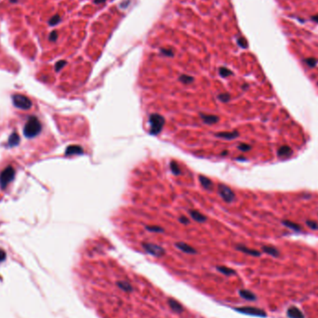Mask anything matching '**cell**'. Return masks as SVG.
I'll list each match as a JSON object with an SVG mask.
<instances>
[{"label": "cell", "mask_w": 318, "mask_h": 318, "mask_svg": "<svg viewBox=\"0 0 318 318\" xmlns=\"http://www.w3.org/2000/svg\"><path fill=\"white\" fill-rule=\"evenodd\" d=\"M84 150L81 146L79 145H71L69 146L66 151H65V154L66 155H73V154H81L83 153Z\"/></svg>", "instance_id": "e0dca14e"}, {"label": "cell", "mask_w": 318, "mask_h": 318, "mask_svg": "<svg viewBox=\"0 0 318 318\" xmlns=\"http://www.w3.org/2000/svg\"><path fill=\"white\" fill-rule=\"evenodd\" d=\"M168 304L169 306V308L172 310V312H176V313H181L184 311L183 306L175 299L173 298H169L168 299Z\"/></svg>", "instance_id": "30bf717a"}, {"label": "cell", "mask_w": 318, "mask_h": 318, "mask_svg": "<svg viewBox=\"0 0 318 318\" xmlns=\"http://www.w3.org/2000/svg\"><path fill=\"white\" fill-rule=\"evenodd\" d=\"M60 22H61V17L57 14V15H54V16H53V17L49 20L48 23H49V25H51V26H55V25H57Z\"/></svg>", "instance_id": "83f0119b"}, {"label": "cell", "mask_w": 318, "mask_h": 318, "mask_svg": "<svg viewBox=\"0 0 318 318\" xmlns=\"http://www.w3.org/2000/svg\"><path fill=\"white\" fill-rule=\"evenodd\" d=\"M215 136L221 139H224V140H234L236 139L239 136V132L234 130V131H231V132H227V131H223V132H217L215 133Z\"/></svg>", "instance_id": "7c38bea8"}, {"label": "cell", "mask_w": 318, "mask_h": 318, "mask_svg": "<svg viewBox=\"0 0 318 318\" xmlns=\"http://www.w3.org/2000/svg\"><path fill=\"white\" fill-rule=\"evenodd\" d=\"M306 224L308 227H310L312 230H317L318 229V223L314 221H306Z\"/></svg>", "instance_id": "1f68e13d"}, {"label": "cell", "mask_w": 318, "mask_h": 318, "mask_svg": "<svg viewBox=\"0 0 318 318\" xmlns=\"http://www.w3.org/2000/svg\"><path fill=\"white\" fill-rule=\"evenodd\" d=\"M179 80L181 83L185 84V85H189V84H191V83H193L194 81V78L193 76H191V75H181L179 77Z\"/></svg>", "instance_id": "cb8c5ba5"}, {"label": "cell", "mask_w": 318, "mask_h": 318, "mask_svg": "<svg viewBox=\"0 0 318 318\" xmlns=\"http://www.w3.org/2000/svg\"><path fill=\"white\" fill-rule=\"evenodd\" d=\"M220 273H222V275H227V276H230V275H234L236 274V272L234 270V269H231L229 267H226V266H217L216 268Z\"/></svg>", "instance_id": "44dd1931"}, {"label": "cell", "mask_w": 318, "mask_h": 318, "mask_svg": "<svg viewBox=\"0 0 318 318\" xmlns=\"http://www.w3.org/2000/svg\"><path fill=\"white\" fill-rule=\"evenodd\" d=\"M41 128H42V126L39 120L36 117L32 116L29 118L26 125L24 126L23 133L27 138H34L40 133Z\"/></svg>", "instance_id": "7a4b0ae2"}, {"label": "cell", "mask_w": 318, "mask_h": 318, "mask_svg": "<svg viewBox=\"0 0 318 318\" xmlns=\"http://www.w3.org/2000/svg\"><path fill=\"white\" fill-rule=\"evenodd\" d=\"M237 160H246V158H244V157H237Z\"/></svg>", "instance_id": "60d3db41"}, {"label": "cell", "mask_w": 318, "mask_h": 318, "mask_svg": "<svg viewBox=\"0 0 318 318\" xmlns=\"http://www.w3.org/2000/svg\"><path fill=\"white\" fill-rule=\"evenodd\" d=\"M235 311L238 312L247 314V315H253V316H259V317H265L267 313L265 312L264 310L257 308V307H251V306H245V307H237L234 308Z\"/></svg>", "instance_id": "52a82bcc"}, {"label": "cell", "mask_w": 318, "mask_h": 318, "mask_svg": "<svg viewBox=\"0 0 318 318\" xmlns=\"http://www.w3.org/2000/svg\"><path fill=\"white\" fill-rule=\"evenodd\" d=\"M169 167H170V170H171V172L174 174V175H180L181 173V169H180V167H179V165H178V163L176 162V161H174V160H172L171 162H170V164H169Z\"/></svg>", "instance_id": "603a6c76"}, {"label": "cell", "mask_w": 318, "mask_h": 318, "mask_svg": "<svg viewBox=\"0 0 318 318\" xmlns=\"http://www.w3.org/2000/svg\"><path fill=\"white\" fill-rule=\"evenodd\" d=\"M235 248L238 250V251H241L245 254H247L249 256H253V257H259L261 255V253L256 249H252V248H249V247H247L243 245H237L235 247Z\"/></svg>", "instance_id": "8fae6325"}, {"label": "cell", "mask_w": 318, "mask_h": 318, "mask_svg": "<svg viewBox=\"0 0 318 318\" xmlns=\"http://www.w3.org/2000/svg\"><path fill=\"white\" fill-rule=\"evenodd\" d=\"M287 314L289 318H304V314L302 313V312L295 306L289 307L287 311Z\"/></svg>", "instance_id": "5bb4252c"}, {"label": "cell", "mask_w": 318, "mask_h": 318, "mask_svg": "<svg viewBox=\"0 0 318 318\" xmlns=\"http://www.w3.org/2000/svg\"><path fill=\"white\" fill-rule=\"evenodd\" d=\"M293 153V151L292 149L287 146V145H283L281 146L278 150H277V155L282 158V159H285V158H287L289 156H291Z\"/></svg>", "instance_id": "4fadbf2b"}, {"label": "cell", "mask_w": 318, "mask_h": 318, "mask_svg": "<svg viewBox=\"0 0 318 318\" xmlns=\"http://www.w3.org/2000/svg\"><path fill=\"white\" fill-rule=\"evenodd\" d=\"M304 62L310 67H314L317 64V60L315 58H307L304 60Z\"/></svg>", "instance_id": "f546056e"}, {"label": "cell", "mask_w": 318, "mask_h": 318, "mask_svg": "<svg viewBox=\"0 0 318 318\" xmlns=\"http://www.w3.org/2000/svg\"><path fill=\"white\" fill-rule=\"evenodd\" d=\"M237 148L242 152H247L251 149V146L247 143H240Z\"/></svg>", "instance_id": "4dcf8cb0"}, {"label": "cell", "mask_w": 318, "mask_h": 318, "mask_svg": "<svg viewBox=\"0 0 318 318\" xmlns=\"http://www.w3.org/2000/svg\"><path fill=\"white\" fill-rule=\"evenodd\" d=\"M19 141H20V139H19V136H18L16 133H14V134H12V135L10 136V141H9V144H10V146H14V145H17V144L19 143Z\"/></svg>", "instance_id": "4316f807"}, {"label": "cell", "mask_w": 318, "mask_h": 318, "mask_svg": "<svg viewBox=\"0 0 318 318\" xmlns=\"http://www.w3.org/2000/svg\"><path fill=\"white\" fill-rule=\"evenodd\" d=\"M58 38V33L56 31H53L51 32V34L49 35V40L52 41V42H55Z\"/></svg>", "instance_id": "e575fe53"}, {"label": "cell", "mask_w": 318, "mask_h": 318, "mask_svg": "<svg viewBox=\"0 0 318 318\" xmlns=\"http://www.w3.org/2000/svg\"><path fill=\"white\" fill-rule=\"evenodd\" d=\"M13 100V103L16 106L17 108L19 109H22V110H29L32 107V101L30 100V99H28L26 96L24 95H21V94H15L12 97Z\"/></svg>", "instance_id": "8992f818"}, {"label": "cell", "mask_w": 318, "mask_h": 318, "mask_svg": "<svg viewBox=\"0 0 318 318\" xmlns=\"http://www.w3.org/2000/svg\"><path fill=\"white\" fill-rule=\"evenodd\" d=\"M142 247L148 254H150L153 257L160 258L166 254V250L164 249V247H162L159 245H156V244L145 242V243H142Z\"/></svg>", "instance_id": "3957f363"}, {"label": "cell", "mask_w": 318, "mask_h": 318, "mask_svg": "<svg viewBox=\"0 0 318 318\" xmlns=\"http://www.w3.org/2000/svg\"><path fill=\"white\" fill-rule=\"evenodd\" d=\"M146 230L153 233H164L163 228H161L160 226H156V225H147Z\"/></svg>", "instance_id": "484cf974"}, {"label": "cell", "mask_w": 318, "mask_h": 318, "mask_svg": "<svg viewBox=\"0 0 318 318\" xmlns=\"http://www.w3.org/2000/svg\"><path fill=\"white\" fill-rule=\"evenodd\" d=\"M179 222H180L181 223L184 224V225H186V224L190 223V221H189V219H188L187 217H185V216H181V217L179 218Z\"/></svg>", "instance_id": "8d00e7d4"}, {"label": "cell", "mask_w": 318, "mask_h": 318, "mask_svg": "<svg viewBox=\"0 0 318 318\" xmlns=\"http://www.w3.org/2000/svg\"><path fill=\"white\" fill-rule=\"evenodd\" d=\"M15 176V170L12 167H8L6 168L0 174V186L2 189L6 188L10 182L14 179Z\"/></svg>", "instance_id": "5b68a950"}, {"label": "cell", "mask_w": 318, "mask_h": 318, "mask_svg": "<svg viewBox=\"0 0 318 318\" xmlns=\"http://www.w3.org/2000/svg\"><path fill=\"white\" fill-rule=\"evenodd\" d=\"M238 293H239V296H240L242 299L246 300L253 301V300H257L256 295H255L253 292H251V291H249V290H247V289H240Z\"/></svg>", "instance_id": "2e32d148"}, {"label": "cell", "mask_w": 318, "mask_h": 318, "mask_svg": "<svg viewBox=\"0 0 318 318\" xmlns=\"http://www.w3.org/2000/svg\"><path fill=\"white\" fill-rule=\"evenodd\" d=\"M282 223H283L286 227L290 228V229H292V230H294V231H297V232H300V231H301V228H300V226L299 224H297V223H295V222H290V221H283Z\"/></svg>", "instance_id": "7402d4cb"}, {"label": "cell", "mask_w": 318, "mask_h": 318, "mask_svg": "<svg viewBox=\"0 0 318 318\" xmlns=\"http://www.w3.org/2000/svg\"><path fill=\"white\" fill-rule=\"evenodd\" d=\"M261 249H262V251L264 252V253H266V254H268V255H271V256H273V257H279L280 256V252H279V250L276 248V247H272V246H263L262 247H261Z\"/></svg>", "instance_id": "ac0fdd59"}, {"label": "cell", "mask_w": 318, "mask_h": 318, "mask_svg": "<svg viewBox=\"0 0 318 318\" xmlns=\"http://www.w3.org/2000/svg\"><path fill=\"white\" fill-rule=\"evenodd\" d=\"M218 194L226 203H232L235 199V194L234 191L229 186L223 183H220L218 185Z\"/></svg>", "instance_id": "277c9868"}, {"label": "cell", "mask_w": 318, "mask_h": 318, "mask_svg": "<svg viewBox=\"0 0 318 318\" xmlns=\"http://www.w3.org/2000/svg\"><path fill=\"white\" fill-rule=\"evenodd\" d=\"M237 44H238L241 47H243V48H247V40H246L244 37H239V38L237 39Z\"/></svg>", "instance_id": "d6a6232c"}, {"label": "cell", "mask_w": 318, "mask_h": 318, "mask_svg": "<svg viewBox=\"0 0 318 318\" xmlns=\"http://www.w3.org/2000/svg\"><path fill=\"white\" fill-rule=\"evenodd\" d=\"M161 53H162V54H164V55H166V56H169V57H172L173 55H174V53H173V51L172 50H170V49H166V48H161Z\"/></svg>", "instance_id": "836d02e7"}, {"label": "cell", "mask_w": 318, "mask_h": 318, "mask_svg": "<svg viewBox=\"0 0 318 318\" xmlns=\"http://www.w3.org/2000/svg\"><path fill=\"white\" fill-rule=\"evenodd\" d=\"M219 73H220V75L222 77H228V76L233 75V72L226 67H221L219 69Z\"/></svg>", "instance_id": "d4e9b609"}, {"label": "cell", "mask_w": 318, "mask_h": 318, "mask_svg": "<svg viewBox=\"0 0 318 318\" xmlns=\"http://www.w3.org/2000/svg\"><path fill=\"white\" fill-rule=\"evenodd\" d=\"M189 214L191 216V218L197 222H205L206 221V216H205L204 214H202L201 212H199L198 210H194V209H191L189 210Z\"/></svg>", "instance_id": "9a60e30c"}, {"label": "cell", "mask_w": 318, "mask_h": 318, "mask_svg": "<svg viewBox=\"0 0 318 318\" xmlns=\"http://www.w3.org/2000/svg\"><path fill=\"white\" fill-rule=\"evenodd\" d=\"M149 124H150V134L157 135L162 131L165 126V118L161 115L152 114L149 116Z\"/></svg>", "instance_id": "6da1fadb"}, {"label": "cell", "mask_w": 318, "mask_h": 318, "mask_svg": "<svg viewBox=\"0 0 318 318\" xmlns=\"http://www.w3.org/2000/svg\"><path fill=\"white\" fill-rule=\"evenodd\" d=\"M106 1V0H95V3L96 4H100V3H103V2H105Z\"/></svg>", "instance_id": "ab89813d"}, {"label": "cell", "mask_w": 318, "mask_h": 318, "mask_svg": "<svg viewBox=\"0 0 318 318\" xmlns=\"http://www.w3.org/2000/svg\"><path fill=\"white\" fill-rule=\"evenodd\" d=\"M200 118L202 119V121L206 124V125H214L217 124L220 120L219 116H215V115H208V114H204V113H200L199 114Z\"/></svg>", "instance_id": "ba28073f"}, {"label": "cell", "mask_w": 318, "mask_h": 318, "mask_svg": "<svg viewBox=\"0 0 318 318\" xmlns=\"http://www.w3.org/2000/svg\"><path fill=\"white\" fill-rule=\"evenodd\" d=\"M129 3H130V0H125V1L124 2H122L121 3V8H124V9H126L128 5H129Z\"/></svg>", "instance_id": "74e56055"}, {"label": "cell", "mask_w": 318, "mask_h": 318, "mask_svg": "<svg viewBox=\"0 0 318 318\" xmlns=\"http://www.w3.org/2000/svg\"><path fill=\"white\" fill-rule=\"evenodd\" d=\"M175 247H176L179 250H181V251H182V252H184V253H186V254L194 255V254L197 253V251H196L195 248H194L193 247H191L190 245H188V244H186V243H184V242H177V243L175 244Z\"/></svg>", "instance_id": "9c48e42d"}, {"label": "cell", "mask_w": 318, "mask_h": 318, "mask_svg": "<svg viewBox=\"0 0 318 318\" xmlns=\"http://www.w3.org/2000/svg\"><path fill=\"white\" fill-rule=\"evenodd\" d=\"M312 20L314 21L315 22H318V14L315 15V16H312Z\"/></svg>", "instance_id": "f35d334b"}, {"label": "cell", "mask_w": 318, "mask_h": 318, "mask_svg": "<svg viewBox=\"0 0 318 318\" xmlns=\"http://www.w3.org/2000/svg\"><path fill=\"white\" fill-rule=\"evenodd\" d=\"M116 286L123 291L127 292V293H129V292H132L133 291V287L131 286L130 283L127 282V281H117L116 282Z\"/></svg>", "instance_id": "ffe728a7"}, {"label": "cell", "mask_w": 318, "mask_h": 318, "mask_svg": "<svg viewBox=\"0 0 318 318\" xmlns=\"http://www.w3.org/2000/svg\"><path fill=\"white\" fill-rule=\"evenodd\" d=\"M218 99L222 102H228L231 100V96L229 93H222V94H219Z\"/></svg>", "instance_id": "f1b7e54d"}, {"label": "cell", "mask_w": 318, "mask_h": 318, "mask_svg": "<svg viewBox=\"0 0 318 318\" xmlns=\"http://www.w3.org/2000/svg\"><path fill=\"white\" fill-rule=\"evenodd\" d=\"M65 64H66V62H65V61H60V62H58V63H56V65H55L56 71H60Z\"/></svg>", "instance_id": "d590c367"}, {"label": "cell", "mask_w": 318, "mask_h": 318, "mask_svg": "<svg viewBox=\"0 0 318 318\" xmlns=\"http://www.w3.org/2000/svg\"><path fill=\"white\" fill-rule=\"evenodd\" d=\"M199 181H200L201 185L203 186V188L206 190H212V188H213V183H212L211 180H209L208 178H206L203 175L199 176Z\"/></svg>", "instance_id": "d6986e66"}, {"label": "cell", "mask_w": 318, "mask_h": 318, "mask_svg": "<svg viewBox=\"0 0 318 318\" xmlns=\"http://www.w3.org/2000/svg\"><path fill=\"white\" fill-rule=\"evenodd\" d=\"M247 87H248V86H247V85L246 84V86H243V89H246V88H247Z\"/></svg>", "instance_id": "b9f144b4"}]
</instances>
